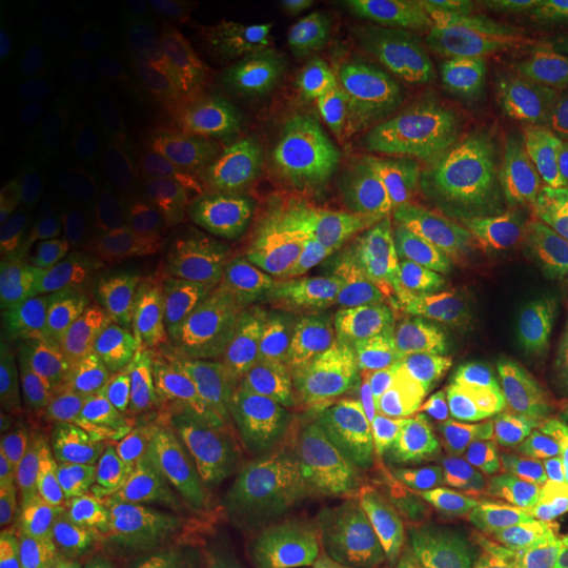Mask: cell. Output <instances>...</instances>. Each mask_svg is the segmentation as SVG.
I'll use <instances>...</instances> for the list:
<instances>
[{"instance_id":"obj_25","label":"cell","mask_w":568,"mask_h":568,"mask_svg":"<svg viewBox=\"0 0 568 568\" xmlns=\"http://www.w3.org/2000/svg\"><path fill=\"white\" fill-rule=\"evenodd\" d=\"M500 82L524 132L568 151V51H556L535 63L500 67Z\"/></svg>"},{"instance_id":"obj_3","label":"cell","mask_w":568,"mask_h":568,"mask_svg":"<svg viewBox=\"0 0 568 568\" xmlns=\"http://www.w3.org/2000/svg\"><path fill=\"white\" fill-rule=\"evenodd\" d=\"M400 103L458 237L477 245L506 234L521 169L497 145L464 90L429 61L410 59L400 71Z\"/></svg>"},{"instance_id":"obj_28","label":"cell","mask_w":568,"mask_h":568,"mask_svg":"<svg viewBox=\"0 0 568 568\" xmlns=\"http://www.w3.org/2000/svg\"><path fill=\"white\" fill-rule=\"evenodd\" d=\"M122 258L105 255H71L55 258L40 280L42 308L59 322H80L95 314L122 274Z\"/></svg>"},{"instance_id":"obj_2","label":"cell","mask_w":568,"mask_h":568,"mask_svg":"<svg viewBox=\"0 0 568 568\" xmlns=\"http://www.w3.org/2000/svg\"><path fill=\"white\" fill-rule=\"evenodd\" d=\"M447 326L531 351L568 347V247L500 234L464 245L426 284Z\"/></svg>"},{"instance_id":"obj_22","label":"cell","mask_w":568,"mask_h":568,"mask_svg":"<svg viewBox=\"0 0 568 568\" xmlns=\"http://www.w3.org/2000/svg\"><path fill=\"white\" fill-rule=\"evenodd\" d=\"M230 148L247 193L261 211H287L305 216V213H326L332 205L324 176L316 172L314 163L272 132L232 142Z\"/></svg>"},{"instance_id":"obj_26","label":"cell","mask_w":568,"mask_h":568,"mask_svg":"<svg viewBox=\"0 0 568 568\" xmlns=\"http://www.w3.org/2000/svg\"><path fill=\"white\" fill-rule=\"evenodd\" d=\"M230 521L163 500L151 518L155 568H232Z\"/></svg>"},{"instance_id":"obj_8","label":"cell","mask_w":568,"mask_h":568,"mask_svg":"<svg viewBox=\"0 0 568 568\" xmlns=\"http://www.w3.org/2000/svg\"><path fill=\"white\" fill-rule=\"evenodd\" d=\"M251 406L266 450L305 493L343 481L347 424L326 395L322 372L293 355L261 351Z\"/></svg>"},{"instance_id":"obj_31","label":"cell","mask_w":568,"mask_h":568,"mask_svg":"<svg viewBox=\"0 0 568 568\" xmlns=\"http://www.w3.org/2000/svg\"><path fill=\"white\" fill-rule=\"evenodd\" d=\"M308 45L368 48L379 45L382 30L372 3L361 0H316L308 6Z\"/></svg>"},{"instance_id":"obj_11","label":"cell","mask_w":568,"mask_h":568,"mask_svg":"<svg viewBox=\"0 0 568 568\" xmlns=\"http://www.w3.org/2000/svg\"><path fill=\"white\" fill-rule=\"evenodd\" d=\"M240 297L261 351L293 355L322 368V337L301 258L287 237L266 222L264 211L230 240Z\"/></svg>"},{"instance_id":"obj_19","label":"cell","mask_w":568,"mask_h":568,"mask_svg":"<svg viewBox=\"0 0 568 568\" xmlns=\"http://www.w3.org/2000/svg\"><path fill=\"white\" fill-rule=\"evenodd\" d=\"M48 447L53 460V514L71 527L92 514L109 485V435L92 410L69 403L55 416Z\"/></svg>"},{"instance_id":"obj_1","label":"cell","mask_w":568,"mask_h":568,"mask_svg":"<svg viewBox=\"0 0 568 568\" xmlns=\"http://www.w3.org/2000/svg\"><path fill=\"white\" fill-rule=\"evenodd\" d=\"M364 372L395 382L426 406L493 439L556 376L531 347L487 339L418 316H393L368 332Z\"/></svg>"},{"instance_id":"obj_27","label":"cell","mask_w":568,"mask_h":568,"mask_svg":"<svg viewBox=\"0 0 568 568\" xmlns=\"http://www.w3.org/2000/svg\"><path fill=\"white\" fill-rule=\"evenodd\" d=\"M53 508V460L48 443L21 453L0 477V560H11Z\"/></svg>"},{"instance_id":"obj_32","label":"cell","mask_w":568,"mask_h":568,"mask_svg":"<svg viewBox=\"0 0 568 568\" xmlns=\"http://www.w3.org/2000/svg\"><path fill=\"white\" fill-rule=\"evenodd\" d=\"M3 568H69V527L59 518L42 524Z\"/></svg>"},{"instance_id":"obj_16","label":"cell","mask_w":568,"mask_h":568,"mask_svg":"<svg viewBox=\"0 0 568 568\" xmlns=\"http://www.w3.org/2000/svg\"><path fill=\"white\" fill-rule=\"evenodd\" d=\"M163 184L180 216L201 232L232 240L261 213L237 172L230 142L216 140L193 119L176 124L166 140Z\"/></svg>"},{"instance_id":"obj_21","label":"cell","mask_w":568,"mask_h":568,"mask_svg":"<svg viewBox=\"0 0 568 568\" xmlns=\"http://www.w3.org/2000/svg\"><path fill=\"white\" fill-rule=\"evenodd\" d=\"M140 226L132 182L42 209L38 243L55 258L105 255L130 243Z\"/></svg>"},{"instance_id":"obj_17","label":"cell","mask_w":568,"mask_h":568,"mask_svg":"<svg viewBox=\"0 0 568 568\" xmlns=\"http://www.w3.org/2000/svg\"><path fill=\"white\" fill-rule=\"evenodd\" d=\"M77 74L126 124H148L174 109L182 88L180 53L161 34L113 32L84 55Z\"/></svg>"},{"instance_id":"obj_4","label":"cell","mask_w":568,"mask_h":568,"mask_svg":"<svg viewBox=\"0 0 568 568\" xmlns=\"http://www.w3.org/2000/svg\"><path fill=\"white\" fill-rule=\"evenodd\" d=\"M180 251L155 232L132 253L105 301L74 337V368L90 397L119 410L138 397L163 332L180 308Z\"/></svg>"},{"instance_id":"obj_20","label":"cell","mask_w":568,"mask_h":568,"mask_svg":"<svg viewBox=\"0 0 568 568\" xmlns=\"http://www.w3.org/2000/svg\"><path fill=\"white\" fill-rule=\"evenodd\" d=\"M193 122L222 142L268 134L274 95L258 69L240 53H219L195 77Z\"/></svg>"},{"instance_id":"obj_15","label":"cell","mask_w":568,"mask_h":568,"mask_svg":"<svg viewBox=\"0 0 568 568\" xmlns=\"http://www.w3.org/2000/svg\"><path fill=\"white\" fill-rule=\"evenodd\" d=\"M232 568H318L311 497L261 450L232 516Z\"/></svg>"},{"instance_id":"obj_24","label":"cell","mask_w":568,"mask_h":568,"mask_svg":"<svg viewBox=\"0 0 568 568\" xmlns=\"http://www.w3.org/2000/svg\"><path fill=\"white\" fill-rule=\"evenodd\" d=\"M382 30L432 59H458L474 51L495 6L468 0H374Z\"/></svg>"},{"instance_id":"obj_5","label":"cell","mask_w":568,"mask_h":568,"mask_svg":"<svg viewBox=\"0 0 568 568\" xmlns=\"http://www.w3.org/2000/svg\"><path fill=\"white\" fill-rule=\"evenodd\" d=\"M308 103L326 148L379 163L445 213L403 116L400 74H395L379 45H308Z\"/></svg>"},{"instance_id":"obj_13","label":"cell","mask_w":568,"mask_h":568,"mask_svg":"<svg viewBox=\"0 0 568 568\" xmlns=\"http://www.w3.org/2000/svg\"><path fill=\"white\" fill-rule=\"evenodd\" d=\"M142 464L166 500L230 524L251 477L240 437L205 414L172 416L151 426L142 439Z\"/></svg>"},{"instance_id":"obj_33","label":"cell","mask_w":568,"mask_h":568,"mask_svg":"<svg viewBox=\"0 0 568 568\" xmlns=\"http://www.w3.org/2000/svg\"><path fill=\"white\" fill-rule=\"evenodd\" d=\"M552 203H556V209L568 219V172L556 182V190H552Z\"/></svg>"},{"instance_id":"obj_6","label":"cell","mask_w":568,"mask_h":568,"mask_svg":"<svg viewBox=\"0 0 568 568\" xmlns=\"http://www.w3.org/2000/svg\"><path fill=\"white\" fill-rule=\"evenodd\" d=\"M355 485L395 524L418 568L464 552L477 479L456 460L403 445L355 447Z\"/></svg>"},{"instance_id":"obj_18","label":"cell","mask_w":568,"mask_h":568,"mask_svg":"<svg viewBox=\"0 0 568 568\" xmlns=\"http://www.w3.org/2000/svg\"><path fill=\"white\" fill-rule=\"evenodd\" d=\"M308 497L318 568H418L395 524L358 485L343 479Z\"/></svg>"},{"instance_id":"obj_23","label":"cell","mask_w":568,"mask_h":568,"mask_svg":"<svg viewBox=\"0 0 568 568\" xmlns=\"http://www.w3.org/2000/svg\"><path fill=\"white\" fill-rule=\"evenodd\" d=\"M493 443L514 479L568 481V366Z\"/></svg>"},{"instance_id":"obj_29","label":"cell","mask_w":568,"mask_h":568,"mask_svg":"<svg viewBox=\"0 0 568 568\" xmlns=\"http://www.w3.org/2000/svg\"><path fill=\"white\" fill-rule=\"evenodd\" d=\"M80 568H155L151 531L142 529L130 508L113 503L98 518Z\"/></svg>"},{"instance_id":"obj_10","label":"cell","mask_w":568,"mask_h":568,"mask_svg":"<svg viewBox=\"0 0 568 568\" xmlns=\"http://www.w3.org/2000/svg\"><path fill=\"white\" fill-rule=\"evenodd\" d=\"M251 316L230 290L197 282L176 311L174 374L211 414H234L253 397L261 351Z\"/></svg>"},{"instance_id":"obj_9","label":"cell","mask_w":568,"mask_h":568,"mask_svg":"<svg viewBox=\"0 0 568 568\" xmlns=\"http://www.w3.org/2000/svg\"><path fill=\"white\" fill-rule=\"evenodd\" d=\"M324 169L355 216L424 287L466 245L422 190L379 163L324 145Z\"/></svg>"},{"instance_id":"obj_14","label":"cell","mask_w":568,"mask_h":568,"mask_svg":"<svg viewBox=\"0 0 568 568\" xmlns=\"http://www.w3.org/2000/svg\"><path fill=\"white\" fill-rule=\"evenodd\" d=\"M468 542L497 568H568V481L514 479L489 489Z\"/></svg>"},{"instance_id":"obj_7","label":"cell","mask_w":568,"mask_h":568,"mask_svg":"<svg viewBox=\"0 0 568 568\" xmlns=\"http://www.w3.org/2000/svg\"><path fill=\"white\" fill-rule=\"evenodd\" d=\"M132 126L77 74L61 77L32 161L40 209L134 182Z\"/></svg>"},{"instance_id":"obj_12","label":"cell","mask_w":568,"mask_h":568,"mask_svg":"<svg viewBox=\"0 0 568 568\" xmlns=\"http://www.w3.org/2000/svg\"><path fill=\"white\" fill-rule=\"evenodd\" d=\"M343 416L355 447H424L456 460L474 479L489 485V489L514 481L493 439L466 429L426 406L422 397L364 368L347 382Z\"/></svg>"},{"instance_id":"obj_30","label":"cell","mask_w":568,"mask_h":568,"mask_svg":"<svg viewBox=\"0 0 568 568\" xmlns=\"http://www.w3.org/2000/svg\"><path fill=\"white\" fill-rule=\"evenodd\" d=\"M34 130L32 90L24 80L19 55L11 45L9 30L3 32V53H0V155L3 163L30 145Z\"/></svg>"}]
</instances>
